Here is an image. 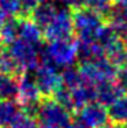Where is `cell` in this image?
Masks as SVG:
<instances>
[{"label":"cell","instance_id":"1","mask_svg":"<svg viewBox=\"0 0 127 128\" xmlns=\"http://www.w3.org/2000/svg\"><path fill=\"white\" fill-rule=\"evenodd\" d=\"M41 63H49L57 68H67L78 60L77 42L72 38L53 40L40 50Z\"/></svg>","mask_w":127,"mask_h":128},{"label":"cell","instance_id":"2","mask_svg":"<svg viewBox=\"0 0 127 128\" xmlns=\"http://www.w3.org/2000/svg\"><path fill=\"white\" fill-rule=\"evenodd\" d=\"M34 117L38 123L52 124L60 128H70L72 124L71 112L51 97H45L40 101Z\"/></svg>","mask_w":127,"mask_h":128},{"label":"cell","instance_id":"3","mask_svg":"<svg viewBox=\"0 0 127 128\" xmlns=\"http://www.w3.org/2000/svg\"><path fill=\"white\" fill-rule=\"evenodd\" d=\"M117 70H119V67L115 66L107 56L98 60L85 62L79 67L83 82L93 84V86H97L102 82L115 80L117 75Z\"/></svg>","mask_w":127,"mask_h":128},{"label":"cell","instance_id":"4","mask_svg":"<svg viewBox=\"0 0 127 128\" xmlns=\"http://www.w3.org/2000/svg\"><path fill=\"white\" fill-rule=\"evenodd\" d=\"M102 15L90 10L89 7H81L72 12L74 20V33L77 38L83 40H96V36L104 26Z\"/></svg>","mask_w":127,"mask_h":128},{"label":"cell","instance_id":"5","mask_svg":"<svg viewBox=\"0 0 127 128\" xmlns=\"http://www.w3.org/2000/svg\"><path fill=\"white\" fill-rule=\"evenodd\" d=\"M41 91L36 82L34 75L30 72H22L18 78V98L17 101L22 105L23 112L30 116H34L37 106L41 101Z\"/></svg>","mask_w":127,"mask_h":128},{"label":"cell","instance_id":"6","mask_svg":"<svg viewBox=\"0 0 127 128\" xmlns=\"http://www.w3.org/2000/svg\"><path fill=\"white\" fill-rule=\"evenodd\" d=\"M40 46L32 45L29 42L23 41L21 38H17L13 44L8 45V52L18 63L22 72L36 71L37 67L41 64L40 57Z\"/></svg>","mask_w":127,"mask_h":128},{"label":"cell","instance_id":"7","mask_svg":"<svg viewBox=\"0 0 127 128\" xmlns=\"http://www.w3.org/2000/svg\"><path fill=\"white\" fill-rule=\"evenodd\" d=\"M44 37L48 41L53 40H68L74 36V20H72V12L66 8H59L56 16L52 19L44 30Z\"/></svg>","mask_w":127,"mask_h":128},{"label":"cell","instance_id":"8","mask_svg":"<svg viewBox=\"0 0 127 128\" xmlns=\"http://www.w3.org/2000/svg\"><path fill=\"white\" fill-rule=\"evenodd\" d=\"M34 78L44 97H52L56 90L63 86L62 72L57 67L49 63H41L34 71Z\"/></svg>","mask_w":127,"mask_h":128},{"label":"cell","instance_id":"9","mask_svg":"<svg viewBox=\"0 0 127 128\" xmlns=\"http://www.w3.org/2000/svg\"><path fill=\"white\" fill-rule=\"evenodd\" d=\"M77 120L87 128H101L109 120L108 108L97 101H93L78 110Z\"/></svg>","mask_w":127,"mask_h":128},{"label":"cell","instance_id":"10","mask_svg":"<svg viewBox=\"0 0 127 128\" xmlns=\"http://www.w3.org/2000/svg\"><path fill=\"white\" fill-rule=\"evenodd\" d=\"M97 101V86L89 83H82L79 86L70 89V110L78 112L85 105Z\"/></svg>","mask_w":127,"mask_h":128},{"label":"cell","instance_id":"11","mask_svg":"<svg viewBox=\"0 0 127 128\" xmlns=\"http://www.w3.org/2000/svg\"><path fill=\"white\" fill-rule=\"evenodd\" d=\"M44 32L30 16H21L19 18V27H18V38L29 42L32 45L40 46Z\"/></svg>","mask_w":127,"mask_h":128},{"label":"cell","instance_id":"12","mask_svg":"<svg viewBox=\"0 0 127 128\" xmlns=\"http://www.w3.org/2000/svg\"><path fill=\"white\" fill-rule=\"evenodd\" d=\"M22 112V105L17 100H0V128H10Z\"/></svg>","mask_w":127,"mask_h":128},{"label":"cell","instance_id":"13","mask_svg":"<svg viewBox=\"0 0 127 128\" xmlns=\"http://www.w3.org/2000/svg\"><path fill=\"white\" fill-rule=\"evenodd\" d=\"M57 11H59V8L56 7L55 3L45 0V2L40 3V4H38L37 7L30 12L29 16L32 18V19L34 20L42 30H44L45 27L52 22L53 18L56 16Z\"/></svg>","mask_w":127,"mask_h":128},{"label":"cell","instance_id":"14","mask_svg":"<svg viewBox=\"0 0 127 128\" xmlns=\"http://www.w3.org/2000/svg\"><path fill=\"white\" fill-rule=\"evenodd\" d=\"M123 94L126 93L120 89L116 80H108L97 84V102L102 104L107 108Z\"/></svg>","mask_w":127,"mask_h":128},{"label":"cell","instance_id":"15","mask_svg":"<svg viewBox=\"0 0 127 128\" xmlns=\"http://www.w3.org/2000/svg\"><path fill=\"white\" fill-rule=\"evenodd\" d=\"M108 25H111L119 33L123 36L127 32V8L123 7L122 4H115L112 6L109 14H108Z\"/></svg>","mask_w":127,"mask_h":128},{"label":"cell","instance_id":"16","mask_svg":"<svg viewBox=\"0 0 127 128\" xmlns=\"http://www.w3.org/2000/svg\"><path fill=\"white\" fill-rule=\"evenodd\" d=\"M18 98V78L11 74L0 72V100Z\"/></svg>","mask_w":127,"mask_h":128},{"label":"cell","instance_id":"17","mask_svg":"<svg viewBox=\"0 0 127 128\" xmlns=\"http://www.w3.org/2000/svg\"><path fill=\"white\" fill-rule=\"evenodd\" d=\"M108 116L112 123L124 124L127 121V94H123L108 106Z\"/></svg>","mask_w":127,"mask_h":128},{"label":"cell","instance_id":"18","mask_svg":"<svg viewBox=\"0 0 127 128\" xmlns=\"http://www.w3.org/2000/svg\"><path fill=\"white\" fill-rule=\"evenodd\" d=\"M19 18H7L0 27V42L3 45H10L18 38Z\"/></svg>","mask_w":127,"mask_h":128},{"label":"cell","instance_id":"19","mask_svg":"<svg viewBox=\"0 0 127 128\" xmlns=\"http://www.w3.org/2000/svg\"><path fill=\"white\" fill-rule=\"evenodd\" d=\"M62 83L67 89H74V87L79 86V84L85 83L82 75H81L79 68H75L74 66L63 68L62 71Z\"/></svg>","mask_w":127,"mask_h":128},{"label":"cell","instance_id":"20","mask_svg":"<svg viewBox=\"0 0 127 128\" xmlns=\"http://www.w3.org/2000/svg\"><path fill=\"white\" fill-rule=\"evenodd\" d=\"M0 11L7 18L23 16L22 0H0Z\"/></svg>","mask_w":127,"mask_h":128},{"label":"cell","instance_id":"21","mask_svg":"<svg viewBox=\"0 0 127 128\" xmlns=\"http://www.w3.org/2000/svg\"><path fill=\"white\" fill-rule=\"evenodd\" d=\"M0 72H3V74H11V75L22 74L18 63L15 62V59L10 54L8 50H4V53L0 57Z\"/></svg>","mask_w":127,"mask_h":128},{"label":"cell","instance_id":"22","mask_svg":"<svg viewBox=\"0 0 127 128\" xmlns=\"http://www.w3.org/2000/svg\"><path fill=\"white\" fill-rule=\"evenodd\" d=\"M112 6V0H87L85 7H89L90 10L98 12L102 16H108Z\"/></svg>","mask_w":127,"mask_h":128},{"label":"cell","instance_id":"23","mask_svg":"<svg viewBox=\"0 0 127 128\" xmlns=\"http://www.w3.org/2000/svg\"><path fill=\"white\" fill-rule=\"evenodd\" d=\"M10 128H40L37 118L34 116H30L26 112H22V114L17 118V121Z\"/></svg>","mask_w":127,"mask_h":128},{"label":"cell","instance_id":"24","mask_svg":"<svg viewBox=\"0 0 127 128\" xmlns=\"http://www.w3.org/2000/svg\"><path fill=\"white\" fill-rule=\"evenodd\" d=\"M115 80L117 82V84L120 86V89L127 94V63L124 64V66L119 67L117 75H116V79H115Z\"/></svg>","mask_w":127,"mask_h":128},{"label":"cell","instance_id":"25","mask_svg":"<svg viewBox=\"0 0 127 128\" xmlns=\"http://www.w3.org/2000/svg\"><path fill=\"white\" fill-rule=\"evenodd\" d=\"M45 2V0H22V6H23V16H29L30 12L37 7L40 3Z\"/></svg>","mask_w":127,"mask_h":128},{"label":"cell","instance_id":"26","mask_svg":"<svg viewBox=\"0 0 127 128\" xmlns=\"http://www.w3.org/2000/svg\"><path fill=\"white\" fill-rule=\"evenodd\" d=\"M60 2H62L67 8H74V10H77V8L85 7L87 0H60Z\"/></svg>","mask_w":127,"mask_h":128},{"label":"cell","instance_id":"27","mask_svg":"<svg viewBox=\"0 0 127 128\" xmlns=\"http://www.w3.org/2000/svg\"><path fill=\"white\" fill-rule=\"evenodd\" d=\"M101 128H124V127H123V124H116L111 121V123H107L105 126H102Z\"/></svg>","mask_w":127,"mask_h":128},{"label":"cell","instance_id":"28","mask_svg":"<svg viewBox=\"0 0 127 128\" xmlns=\"http://www.w3.org/2000/svg\"><path fill=\"white\" fill-rule=\"evenodd\" d=\"M40 124V128H60L56 126H52V124H47V123H38Z\"/></svg>","mask_w":127,"mask_h":128},{"label":"cell","instance_id":"29","mask_svg":"<svg viewBox=\"0 0 127 128\" xmlns=\"http://www.w3.org/2000/svg\"><path fill=\"white\" fill-rule=\"evenodd\" d=\"M70 128H87V127H85L83 124H81V123H78V121H77V123H72Z\"/></svg>","mask_w":127,"mask_h":128},{"label":"cell","instance_id":"30","mask_svg":"<svg viewBox=\"0 0 127 128\" xmlns=\"http://www.w3.org/2000/svg\"><path fill=\"white\" fill-rule=\"evenodd\" d=\"M6 19H7V16H6V15L3 14L2 11H0V27L3 26V23H4V20H6Z\"/></svg>","mask_w":127,"mask_h":128},{"label":"cell","instance_id":"31","mask_svg":"<svg viewBox=\"0 0 127 128\" xmlns=\"http://www.w3.org/2000/svg\"><path fill=\"white\" fill-rule=\"evenodd\" d=\"M122 38H123V44H124V46H126V49H127V32L122 36Z\"/></svg>","mask_w":127,"mask_h":128},{"label":"cell","instance_id":"32","mask_svg":"<svg viewBox=\"0 0 127 128\" xmlns=\"http://www.w3.org/2000/svg\"><path fill=\"white\" fill-rule=\"evenodd\" d=\"M4 53V45L2 44V42H0V57H2V54Z\"/></svg>","mask_w":127,"mask_h":128},{"label":"cell","instance_id":"33","mask_svg":"<svg viewBox=\"0 0 127 128\" xmlns=\"http://www.w3.org/2000/svg\"><path fill=\"white\" fill-rule=\"evenodd\" d=\"M123 127H124V128H127V121H126L124 124H123Z\"/></svg>","mask_w":127,"mask_h":128}]
</instances>
